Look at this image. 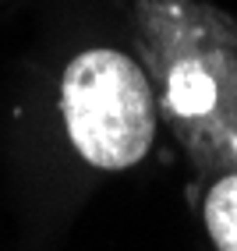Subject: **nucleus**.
Returning a JSON list of instances; mask_svg holds the SVG:
<instances>
[{"label": "nucleus", "instance_id": "nucleus-2", "mask_svg": "<svg viewBox=\"0 0 237 251\" xmlns=\"http://www.w3.org/2000/svg\"><path fill=\"white\" fill-rule=\"evenodd\" d=\"M206 226L219 251H237V174L216 180L206 195Z\"/></svg>", "mask_w": 237, "mask_h": 251}, {"label": "nucleus", "instance_id": "nucleus-3", "mask_svg": "<svg viewBox=\"0 0 237 251\" xmlns=\"http://www.w3.org/2000/svg\"><path fill=\"white\" fill-rule=\"evenodd\" d=\"M212 99H216V85L198 64H181L170 75V106L177 113H209Z\"/></svg>", "mask_w": 237, "mask_h": 251}, {"label": "nucleus", "instance_id": "nucleus-1", "mask_svg": "<svg viewBox=\"0 0 237 251\" xmlns=\"http://www.w3.org/2000/svg\"><path fill=\"white\" fill-rule=\"evenodd\" d=\"M60 110L81 159L128 170L152 145L156 103L142 68L117 50H85L64 71Z\"/></svg>", "mask_w": 237, "mask_h": 251}]
</instances>
